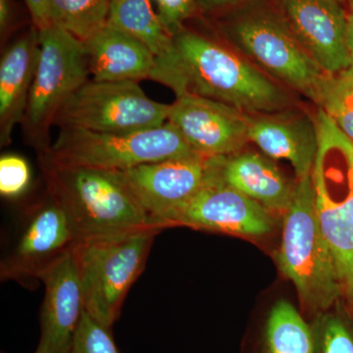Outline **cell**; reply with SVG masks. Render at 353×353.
<instances>
[{"mask_svg":"<svg viewBox=\"0 0 353 353\" xmlns=\"http://www.w3.org/2000/svg\"><path fill=\"white\" fill-rule=\"evenodd\" d=\"M150 80L170 88L176 97L196 95L252 114L287 108L284 88L224 44L183 28L170 48L157 57Z\"/></svg>","mask_w":353,"mask_h":353,"instance_id":"obj_1","label":"cell"},{"mask_svg":"<svg viewBox=\"0 0 353 353\" xmlns=\"http://www.w3.org/2000/svg\"><path fill=\"white\" fill-rule=\"evenodd\" d=\"M39 164L46 192L68 217L76 243L157 227L122 171L60 166L46 159H39Z\"/></svg>","mask_w":353,"mask_h":353,"instance_id":"obj_2","label":"cell"},{"mask_svg":"<svg viewBox=\"0 0 353 353\" xmlns=\"http://www.w3.org/2000/svg\"><path fill=\"white\" fill-rule=\"evenodd\" d=\"M314 120L318 148L311 178L316 213L353 322V143L321 109Z\"/></svg>","mask_w":353,"mask_h":353,"instance_id":"obj_3","label":"cell"},{"mask_svg":"<svg viewBox=\"0 0 353 353\" xmlns=\"http://www.w3.org/2000/svg\"><path fill=\"white\" fill-rule=\"evenodd\" d=\"M161 230L139 228L74 245L85 309L97 321L112 328L128 292L145 269L155 236Z\"/></svg>","mask_w":353,"mask_h":353,"instance_id":"obj_4","label":"cell"},{"mask_svg":"<svg viewBox=\"0 0 353 353\" xmlns=\"http://www.w3.org/2000/svg\"><path fill=\"white\" fill-rule=\"evenodd\" d=\"M278 261L310 312L324 313L341 299L338 271L316 213L311 175L296 180L284 214Z\"/></svg>","mask_w":353,"mask_h":353,"instance_id":"obj_5","label":"cell"},{"mask_svg":"<svg viewBox=\"0 0 353 353\" xmlns=\"http://www.w3.org/2000/svg\"><path fill=\"white\" fill-rule=\"evenodd\" d=\"M171 123L143 131L99 132L60 129L57 139L39 159L68 167L127 171L150 162L194 154Z\"/></svg>","mask_w":353,"mask_h":353,"instance_id":"obj_6","label":"cell"},{"mask_svg":"<svg viewBox=\"0 0 353 353\" xmlns=\"http://www.w3.org/2000/svg\"><path fill=\"white\" fill-rule=\"evenodd\" d=\"M39 55L22 125L39 157L50 148V128L67 99L88 81L85 44L51 24L39 30Z\"/></svg>","mask_w":353,"mask_h":353,"instance_id":"obj_7","label":"cell"},{"mask_svg":"<svg viewBox=\"0 0 353 353\" xmlns=\"http://www.w3.org/2000/svg\"><path fill=\"white\" fill-rule=\"evenodd\" d=\"M228 36L266 75L314 101L324 72L304 50L284 15L267 10L239 16Z\"/></svg>","mask_w":353,"mask_h":353,"instance_id":"obj_8","label":"cell"},{"mask_svg":"<svg viewBox=\"0 0 353 353\" xmlns=\"http://www.w3.org/2000/svg\"><path fill=\"white\" fill-rule=\"evenodd\" d=\"M170 108L150 99L139 82L90 80L67 99L54 125L99 132L143 131L168 122Z\"/></svg>","mask_w":353,"mask_h":353,"instance_id":"obj_9","label":"cell"},{"mask_svg":"<svg viewBox=\"0 0 353 353\" xmlns=\"http://www.w3.org/2000/svg\"><path fill=\"white\" fill-rule=\"evenodd\" d=\"M76 243L68 217L46 192L41 201L25 211L12 250L0 265L2 281L13 280L29 285Z\"/></svg>","mask_w":353,"mask_h":353,"instance_id":"obj_10","label":"cell"},{"mask_svg":"<svg viewBox=\"0 0 353 353\" xmlns=\"http://www.w3.org/2000/svg\"><path fill=\"white\" fill-rule=\"evenodd\" d=\"M211 157L199 153L139 165L122 171L134 196L160 229L199 194L210 173Z\"/></svg>","mask_w":353,"mask_h":353,"instance_id":"obj_11","label":"cell"},{"mask_svg":"<svg viewBox=\"0 0 353 353\" xmlns=\"http://www.w3.org/2000/svg\"><path fill=\"white\" fill-rule=\"evenodd\" d=\"M185 226L234 236H260L270 233V211L238 190L227 185L213 171L194 199L170 227Z\"/></svg>","mask_w":353,"mask_h":353,"instance_id":"obj_12","label":"cell"},{"mask_svg":"<svg viewBox=\"0 0 353 353\" xmlns=\"http://www.w3.org/2000/svg\"><path fill=\"white\" fill-rule=\"evenodd\" d=\"M168 122L194 152L206 157L234 154L248 141V115L205 97H176L171 104Z\"/></svg>","mask_w":353,"mask_h":353,"instance_id":"obj_13","label":"cell"},{"mask_svg":"<svg viewBox=\"0 0 353 353\" xmlns=\"http://www.w3.org/2000/svg\"><path fill=\"white\" fill-rule=\"evenodd\" d=\"M283 15L296 39L324 73L353 61L348 48L347 12L332 0H281Z\"/></svg>","mask_w":353,"mask_h":353,"instance_id":"obj_14","label":"cell"},{"mask_svg":"<svg viewBox=\"0 0 353 353\" xmlns=\"http://www.w3.org/2000/svg\"><path fill=\"white\" fill-rule=\"evenodd\" d=\"M46 292L36 353H68L85 312L73 248L41 277Z\"/></svg>","mask_w":353,"mask_h":353,"instance_id":"obj_15","label":"cell"},{"mask_svg":"<svg viewBox=\"0 0 353 353\" xmlns=\"http://www.w3.org/2000/svg\"><path fill=\"white\" fill-rule=\"evenodd\" d=\"M248 137L269 158L290 162L296 180L311 175L318 148L315 120L294 113L248 115Z\"/></svg>","mask_w":353,"mask_h":353,"instance_id":"obj_16","label":"cell"},{"mask_svg":"<svg viewBox=\"0 0 353 353\" xmlns=\"http://www.w3.org/2000/svg\"><path fill=\"white\" fill-rule=\"evenodd\" d=\"M39 55L37 28L26 32L2 54L0 61V145L12 141L16 125L24 120Z\"/></svg>","mask_w":353,"mask_h":353,"instance_id":"obj_17","label":"cell"},{"mask_svg":"<svg viewBox=\"0 0 353 353\" xmlns=\"http://www.w3.org/2000/svg\"><path fill=\"white\" fill-rule=\"evenodd\" d=\"M213 171L223 182L273 212L285 214L292 203L296 185L269 158L259 153H234L211 157Z\"/></svg>","mask_w":353,"mask_h":353,"instance_id":"obj_18","label":"cell"},{"mask_svg":"<svg viewBox=\"0 0 353 353\" xmlns=\"http://www.w3.org/2000/svg\"><path fill=\"white\" fill-rule=\"evenodd\" d=\"M83 44L92 80L139 82L152 78L157 57L126 32L106 25Z\"/></svg>","mask_w":353,"mask_h":353,"instance_id":"obj_19","label":"cell"},{"mask_svg":"<svg viewBox=\"0 0 353 353\" xmlns=\"http://www.w3.org/2000/svg\"><path fill=\"white\" fill-rule=\"evenodd\" d=\"M108 25L138 39L155 57L170 48L173 36L153 10L152 0H112Z\"/></svg>","mask_w":353,"mask_h":353,"instance_id":"obj_20","label":"cell"},{"mask_svg":"<svg viewBox=\"0 0 353 353\" xmlns=\"http://www.w3.org/2000/svg\"><path fill=\"white\" fill-rule=\"evenodd\" d=\"M260 353H315L312 327L288 301H278L271 309Z\"/></svg>","mask_w":353,"mask_h":353,"instance_id":"obj_21","label":"cell"},{"mask_svg":"<svg viewBox=\"0 0 353 353\" xmlns=\"http://www.w3.org/2000/svg\"><path fill=\"white\" fill-rule=\"evenodd\" d=\"M112 0H50L51 24L85 43L108 25Z\"/></svg>","mask_w":353,"mask_h":353,"instance_id":"obj_22","label":"cell"},{"mask_svg":"<svg viewBox=\"0 0 353 353\" xmlns=\"http://www.w3.org/2000/svg\"><path fill=\"white\" fill-rule=\"evenodd\" d=\"M314 102L353 143V61L334 74H325Z\"/></svg>","mask_w":353,"mask_h":353,"instance_id":"obj_23","label":"cell"},{"mask_svg":"<svg viewBox=\"0 0 353 353\" xmlns=\"http://www.w3.org/2000/svg\"><path fill=\"white\" fill-rule=\"evenodd\" d=\"M312 331L315 353H353V322L350 316L323 315Z\"/></svg>","mask_w":353,"mask_h":353,"instance_id":"obj_24","label":"cell"},{"mask_svg":"<svg viewBox=\"0 0 353 353\" xmlns=\"http://www.w3.org/2000/svg\"><path fill=\"white\" fill-rule=\"evenodd\" d=\"M68 353H120L111 328L94 319L85 310Z\"/></svg>","mask_w":353,"mask_h":353,"instance_id":"obj_25","label":"cell"},{"mask_svg":"<svg viewBox=\"0 0 353 353\" xmlns=\"http://www.w3.org/2000/svg\"><path fill=\"white\" fill-rule=\"evenodd\" d=\"M31 169L24 157L4 154L0 158V194L17 199L27 192L31 183Z\"/></svg>","mask_w":353,"mask_h":353,"instance_id":"obj_26","label":"cell"},{"mask_svg":"<svg viewBox=\"0 0 353 353\" xmlns=\"http://www.w3.org/2000/svg\"><path fill=\"white\" fill-rule=\"evenodd\" d=\"M157 7V14L162 24L172 36L183 28L197 6L196 0H152Z\"/></svg>","mask_w":353,"mask_h":353,"instance_id":"obj_27","label":"cell"},{"mask_svg":"<svg viewBox=\"0 0 353 353\" xmlns=\"http://www.w3.org/2000/svg\"><path fill=\"white\" fill-rule=\"evenodd\" d=\"M29 9L34 27L39 30L51 25L50 0H24Z\"/></svg>","mask_w":353,"mask_h":353,"instance_id":"obj_28","label":"cell"},{"mask_svg":"<svg viewBox=\"0 0 353 353\" xmlns=\"http://www.w3.org/2000/svg\"><path fill=\"white\" fill-rule=\"evenodd\" d=\"M197 6L208 12L222 11L231 7L238 6L250 0H196Z\"/></svg>","mask_w":353,"mask_h":353,"instance_id":"obj_29","label":"cell"},{"mask_svg":"<svg viewBox=\"0 0 353 353\" xmlns=\"http://www.w3.org/2000/svg\"><path fill=\"white\" fill-rule=\"evenodd\" d=\"M12 19L13 9L10 0H0V32L2 39L6 38L7 32L12 24Z\"/></svg>","mask_w":353,"mask_h":353,"instance_id":"obj_30","label":"cell"},{"mask_svg":"<svg viewBox=\"0 0 353 353\" xmlns=\"http://www.w3.org/2000/svg\"><path fill=\"white\" fill-rule=\"evenodd\" d=\"M347 43L353 57V0H348V12L347 13Z\"/></svg>","mask_w":353,"mask_h":353,"instance_id":"obj_31","label":"cell"},{"mask_svg":"<svg viewBox=\"0 0 353 353\" xmlns=\"http://www.w3.org/2000/svg\"><path fill=\"white\" fill-rule=\"evenodd\" d=\"M332 1L339 2V3H343V0H332Z\"/></svg>","mask_w":353,"mask_h":353,"instance_id":"obj_32","label":"cell"}]
</instances>
